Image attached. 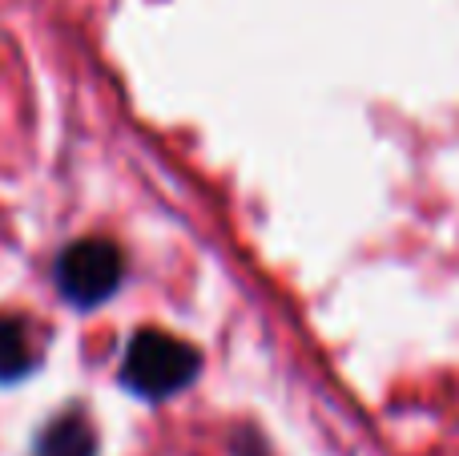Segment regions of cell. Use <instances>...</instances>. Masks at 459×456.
Instances as JSON below:
<instances>
[{"instance_id":"1","label":"cell","mask_w":459,"mask_h":456,"mask_svg":"<svg viewBox=\"0 0 459 456\" xmlns=\"http://www.w3.org/2000/svg\"><path fill=\"white\" fill-rule=\"evenodd\" d=\"M202 372V355L194 344L169 336V331H137L121 355V384L142 400H166L194 384Z\"/></svg>"},{"instance_id":"2","label":"cell","mask_w":459,"mask_h":456,"mask_svg":"<svg viewBox=\"0 0 459 456\" xmlns=\"http://www.w3.org/2000/svg\"><path fill=\"white\" fill-rule=\"evenodd\" d=\"M53 275L65 303L89 311V307H101L105 299H113V291L126 279V259H121L117 242L109 239H81L61 250Z\"/></svg>"},{"instance_id":"3","label":"cell","mask_w":459,"mask_h":456,"mask_svg":"<svg viewBox=\"0 0 459 456\" xmlns=\"http://www.w3.org/2000/svg\"><path fill=\"white\" fill-rule=\"evenodd\" d=\"M32 456H97V433L81 412H61L37 436Z\"/></svg>"},{"instance_id":"4","label":"cell","mask_w":459,"mask_h":456,"mask_svg":"<svg viewBox=\"0 0 459 456\" xmlns=\"http://www.w3.org/2000/svg\"><path fill=\"white\" fill-rule=\"evenodd\" d=\"M37 368L29 328L21 315H0V384H16Z\"/></svg>"}]
</instances>
